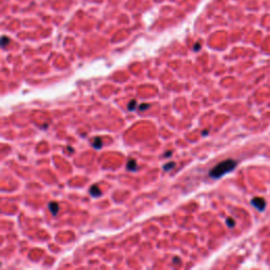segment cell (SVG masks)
Listing matches in <instances>:
<instances>
[{"label": "cell", "instance_id": "6da1fadb", "mask_svg": "<svg viewBox=\"0 0 270 270\" xmlns=\"http://www.w3.org/2000/svg\"><path fill=\"white\" fill-rule=\"evenodd\" d=\"M236 165L237 163L233 159H226L212 168V170L209 172V175L212 178H220L223 175L227 174L228 172L232 171L236 167Z\"/></svg>", "mask_w": 270, "mask_h": 270}, {"label": "cell", "instance_id": "7a4b0ae2", "mask_svg": "<svg viewBox=\"0 0 270 270\" xmlns=\"http://www.w3.org/2000/svg\"><path fill=\"white\" fill-rule=\"evenodd\" d=\"M251 205L253 207H255L259 211H264V209L266 207V202L263 197H254L251 201Z\"/></svg>", "mask_w": 270, "mask_h": 270}, {"label": "cell", "instance_id": "3957f363", "mask_svg": "<svg viewBox=\"0 0 270 270\" xmlns=\"http://www.w3.org/2000/svg\"><path fill=\"white\" fill-rule=\"evenodd\" d=\"M90 194H91L92 196H94V197H98V196H100V194H101V191L99 190V188H98L97 186H93V187H91V189H90Z\"/></svg>", "mask_w": 270, "mask_h": 270}, {"label": "cell", "instance_id": "277c9868", "mask_svg": "<svg viewBox=\"0 0 270 270\" xmlns=\"http://www.w3.org/2000/svg\"><path fill=\"white\" fill-rule=\"evenodd\" d=\"M58 208H59L58 205H57L56 203H54V202L49 204V209H50V211L52 212V214H53V215H56V214H57V211H58Z\"/></svg>", "mask_w": 270, "mask_h": 270}, {"label": "cell", "instance_id": "5b68a950", "mask_svg": "<svg viewBox=\"0 0 270 270\" xmlns=\"http://www.w3.org/2000/svg\"><path fill=\"white\" fill-rule=\"evenodd\" d=\"M136 167H137V164H136V162H135L134 159H131V160H129V163L127 164V169H128V170H130V171H134V170H136Z\"/></svg>", "mask_w": 270, "mask_h": 270}, {"label": "cell", "instance_id": "8992f818", "mask_svg": "<svg viewBox=\"0 0 270 270\" xmlns=\"http://www.w3.org/2000/svg\"><path fill=\"white\" fill-rule=\"evenodd\" d=\"M102 146V143H101V139L99 137H96L94 140H93V147L95 149H100Z\"/></svg>", "mask_w": 270, "mask_h": 270}, {"label": "cell", "instance_id": "52a82bcc", "mask_svg": "<svg viewBox=\"0 0 270 270\" xmlns=\"http://www.w3.org/2000/svg\"><path fill=\"white\" fill-rule=\"evenodd\" d=\"M136 100L135 99H133V100H131L130 101V104L128 105V109L130 110V111H133V110H135V107H136Z\"/></svg>", "mask_w": 270, "mask_h": 270}, {"label": "cell", "instance_id": "ba28073f", "mask_svg": "<svg viewBox=\"0 0 270 270\" xmlns=\"http://www.w3.org/2000/svg\"><path fill=\"white\" fill-rule=\"evenodd\" d=\"M175 166V163H173V162H170V163H168V164H166L165 166H164V170L165 171H168V170H171L173 167Z\"/></svg>", "mask_w": 270, "mask_h": 270}, {"label": "cell", "instance_id": "9c48e42d", "mask_svg": "<svg viewBox=\"0 0 270 270\" xmlns=\"http://www.w3.org/2000/svg\"><path fill=\"white\" fill-rule=\"evenodd\" d=\"M226 223H227L228 227H230V228H233V227H234V225H235V222H234V220H233V218H231V217H228V218H227V221H226Z\"/></svg>", "mask_w": 270, "mask_h": 270}, {"label": "cell", "instance_id": "30bf717a", "mask_svg": "<svg viewBox=\"0 0 270 270\" xmlns=\"http://www.w3.org/2000/svg\"><path fill=\"white\" fill-rule=\"evenodd\" d=\"M147 108H149V105H148V104H143V105L139 106V110H140V111H145Z\"/></svg>", "mask_w": 270, "mask_h": 270}, {"label": "cell", "instance_id": "8fae6325", "mask_svg": "<svg viewBox=\"0 0 270 270\" xmlns=\"http://www.w3.org/2000/svg\"><path fill=\"white\" fill-rule=\"evenodd\" d=\"M9 41H10V40L8 39V38H7L5 36H3V37H2V47L4 48V47H5V44H7Z\"/></svg>", "mask_w": 270, "mask_h": 270}, {"label": "cell", "instance_id": "7c38bea8", "mask_svg": "<svg viewBox=\"0 0 270 270\" xmlns=\"http://www.w3.org/2000/svg\"><path fill=\"white\" fill-rule=\"evenodd\" d=\"M200 48H201V44H200V43L195 44V47H194V51H198V50H200Z\"/></svg>", "mask_w": 270, "mask_h": 270}, {"label": "cell", "instance_id": "4fadbf2b", "mask_svg": "<svg viewBox=\"0 0 270 270\" xmlns=\"http://www.w3.org/2000/svg\"><path fill=\"white\" fill-rule=\"evenodd\" d=\"M171 154H172V153H171L170 151H167V153L165 154V156H170V155H171Z\"/></svg>", "mask_w": 270, "mask_h": 270}, {"label": "cell", "instance_id": "5bb4252c", "mask_svg": "<svg viewBox=\"0 0 270 270\" xmlns=\"http://www.w3.org/2000/svg\"><path fill=\"white\" fill-rule=\"evenodd\" d=\"M203 134H204V135H207V134H208V131H205Z\"/></svg>", "mask_w": 270, "mask_h": 270}]
</instances>
